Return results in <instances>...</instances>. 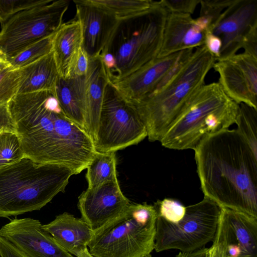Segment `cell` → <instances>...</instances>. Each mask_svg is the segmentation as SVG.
<instances>
[{"label":"cell","instance_id":"cell-1","mask_svg":"<svg viewBox=\"0 0 257 257\" xmlns=\"http://www.w3.org/2000/svg\"><path fill=\"white\" fill-rule=\"evenodd\" d=\"M8 105L26 157L65 166L74 175L86 169L96 152L93 140L64 114L54 92L17 94Z\"/></svg>","mask_w":257,"mask_h":257},{"label":"cell","instance_id":"cell-2","mask_svg":"<svg viewBox=\"0 0 257 257\" xmlns=\"http://www.w3.org/2000/svg\"><path fill=\"white\" fill-rule=\"evenodd\" d=\"M194 150L204 197L257 218V155L237 130L213 134Z\"/></svg>","mask_w":257,"mask_h":257},{"label":"cell","instance_id":"cell-3","mask_svg":"<svg viewBox=\"0 0 257 257\" xmlns=\"http://www.w3.org/2000/svg\"><path fill=\"white\" fill-rule=\"evenodd\" d=\"M73 175L65 166L40 164L26 157L0 169V217L41 209L65 191Z\"/></svg>","mask_w":257,"mask_h":257},{"label":"cell","instance_id":"cell-4","mask_svg":"<svg viewBox=\"0 0 257 257\" xmlns=\"http://www.w3.org/2000/svg\"><path fill=\"white\" fill-rule=\"evenodd\" d=\"M238 108L218 82L204 84L187 100L160 142L170 149L194 150L206 138L235 123Z\"/></svg>","mask_w":257,"mask_h":257},{"label":"cell","instance_id":"cell-5","mask_svg":"<svg viewBox=\"0 0 257 257\" xmlns=\"http://www.w3.org/2000/svg\"><path fill=\"white\" fill-rule=\"evenodd\" d=\"M215 61L204 45L197 48L183 68L165 86L141 99L129 101L144 123L149 141L161 140L187 100L204 84Z\"/></svg>","mask_w":257,"mask_h":257},{"label":"cell","instance_id":"cell-6","mask_svg":"<svg viewBox=\"0 0 257 257\" xmlns=\"http://www.w3.org/2000/svg\"><path fill=\"white\" fill-rule=\"evenodd\" d=\"M168 14L158 1L150 10L119 21L105 50L116 62L110 82L127 76L158 57Z\"/></svg>","mask_w":257,"mask_h":257},{"label":"cell","instance_id":"cell-7","mask_svg":"<svg viewBox=\"0 0 257 257\" xmlns=\"http://www.w3.org/2000/svg\"><path fill=\"white\" fill-rule=\"evenodd\" d=\"M154 205L131 204L118 217L93 231L88 247L94 257H144L154 249Z\"/></svg>","mask_w":257,"mask_h":257},{"label":"cell","instance_id":"cell-8","mask_svg":"<svg viewBox=\"0 0 257 257\" xmlns=\"http://www.w3.org/2000/svg\"><path fill=\"white\" fill-rule=\"evenodd\" d=\"M222 207L204 197L198 203L186 207V213L177 223L157 216L154 249L160 252L176 249L190 252L204 247L213 240Z\"/></svg>","mask_w":257,"mask_h":257},{"label":"cell","instance_id":"cell-9","mask_svg":"<svg viewBox=\"0 0 257 257\" xmlns=\"http://www.w3.org/2000/svg\"><path fill=\"white\" fill-rule=\"evenodd\" d=\"M147 137L146 126L134 106L108 82L93 141L95 151L115 152L137 145Z\"/></svg>","mask_w":257,"mask_h":257},{"label":"cell","instance_id":"cell-10","mask_svg":"<svg viewBox=\"0 0 257 257\" xmlns=\"http://www.w3.org/2000/svg\"><path fill=\"white\" fill-rule=\"evenodd\" d=\"M70 1H52L15 15L2 26L0 31V52L7 59L26 48L51 36L63 24V18Z\"/></svg>","mask_w":257,"mask_h":257},{"label":"cell","instance_id":"cell-11","mask_svg":"<svg viewBox=\"0 0 257 257\" xmlns=\"http://www.w3.org/2000/svg\"><path fill=\"white\" fill-rule=\"evenodd\" d=\"M208 257H257V218L221 208Z\"/></svg>","mask_w":257,"mask_h":257},{"label":"cell","instance_id":"cell-12","mask_svg":"<svg viewBox=\"0 0 257 257\" xmlns=\"http://www.w3.org/2000/svg\"><path fill=\"white\" fill-rule=\"evenodd\" d=\"M213 68L226 95L257 109V58L245 53L215 61Z\"/></svg>","mask_w":257,"mask_h":257},{"label":"cell","instance_id":"cell-13","mask_svg":"<svg viewBox=\"0 0 257 257\" xmlns=\"http://www.w3.org/2000/svg\"><path fill=\"white\" fill-rule=\"evenodd\" d=\"M130 204L117 178L89 188L78 197L81 218L95 231L120 215Z\"/></svg>","mask_w":257,"mask_h":257},{"label":"cell","instance_id":"cell-14","mask_svg":"<svg viewBox=\"0 0 257 257\" xmlns=\"http://www.w3.org/2000/svg\"><path fill=\"white\" fill-rule=\"evenodd\" d=\"M4 238L28 257H74L43 229L38 220L15 218L0 228Z\"/></svg>","mask_w":257,"mask_h":257},{"label":"cell","instance_id":"cell-15","mask_svg":"<svg viewBox=\"0 0 257 257\" xmlns=\"http://www.w3.org/2000/svg\"><path fill=\"white\" fill-rule=\"evenodd\" d=\"M256 25L257 0H235L225 9L209 31L222 42L218 60L235 55L245 35Z\"/></svg>","mask_w":257,"mask_h":257},{"label":"cell","instance_id":"cell-16","mask_svg":"<svg viewBox=\"0 0 257 257\" xmlns=\"http://www.w3.org/2000/svg\"><path fill=\"white\" fill-rule=\"evenodd\" d=\"M76 18L82 32V47L89 58L99 57L106 49L119 20L89 0L73 1Z\"/></svg>","mask_w":257,"mask_h":257},{"label":"cell","instance_id":"cell-17","mask_svg":"<svg viewBox=\"0 0 257 257\" xmlns=\"http://www.w3.org/2000/svg\"><path fill=\"white\" fill-rule=\"evenodd\" d=\"M180 52L157 57L131 74L111 83L127 101L141 99L155 88L176 63Z\"/></svg>","mask_w":257,"mask_h":257},{"label":"cell","instance_id":"cell-18","mask_svg":"<svg viewBox=\"0 0 257 257\" xmlns=\"http://www.w3.org/2000/svg\"><path fill=\"white\" fill-rule=\"evenodd\" d=\"M206 32L191 15L168 13L157 57L204 45Z\"/></svg>","mask_w":257,"mask_h":257},{"label":"cell","instance_id":"cell-19","mask_svg":"<svg viewBox=\"0 0 257 257\" xmlns=\"http://www.w3.org/2000/svg\"><path fill=\"white\" fill-rule=\"evenodd\" d=\"M55 241L66 251L76 257L87 248L93 231L81 218L68 212L57 215L48 224L42 225Z\"/></svg>","mask_w":257,"mask_h":257},{"label":"cell","instance_id":"cell-20","mask_svg":"<svg viewBox=\"0 0 257 257\" xmlns=\"http://www.w3.org/2000/svg\"><path fill=\"white\" fill-rule=\"evenodd\" d=\"M108 82V75L100 57L89 58L84 80L86 131L93 141L97 129L105 89Z\"/></svg>","mask_w":257,"mask_h":257},{"label":"cell","instance_id":"cell-21","mask_svg":"<svg viewBox=\"0 0 257 257\" xmlns=\"http://www.w3.org/2000/svg\"><path fill=\"white\" fill-rule=\"evenodd\" d=\"M82 44L81 25L76 18L63 23L54 34L52 52L60 77H70L72 66Z\"/></svg>","mask_w":257,"mask_h":257},{"label":"cell","instance_id":"cell-22","mask_svg":"<svg viewBox=\"0 0 257 257\" xmlns=\"http://www.w3.org/2000/svg\"><path fill=\"white\" fill-rule=\"evenodd\" d=\"M85 76H59L55 86V95L64 114L86 131Z\"/></svg>","mask_w":257,"mask_h":257},{"label":"cell","instance_id":"cell-23","mask_svg":"<svg viewBox=\"0 0 257 257\" xmlns=\"http://www.w3.org/2000/svg\"><path fill=\"white\" fill-rule=\"evenodd\" d=\"M20 69L18 94L51 91L55 94L59 74L53 52Z\"/></svg>","mask_w":257,"mask_h":257},{"label":"cell","instance_id":"cell-24","mask_svg":"<svg viewBox=\"0 0 257 257\" xmlns=\"http://www.w3.org/2000/svg\"><path fill=\"white\" fill-rule=\"evenodd\" d=\"M115 152H96L86 168L88 187L117 178Z\"/></svg>","mask_w":257,"mask_h":257},{"label":"cell","instance_id":"cell-25","mask_svg":"<svg viewBox=\"0 0 257 257\" xmlns=\"http://www.w3.org/2000/svg\"><path fill=\"white\" fill-rule=\"evenodd\" d=\"M119 21L133 17L153 8L158 1L152 0H89Z\"/></svg>","mask_w":257,"mask_h":257},{"label":"cell","instance_id":"cell-26","mask_svg":"<svg viewBox=\"0 0 257 257\" xmlns=\"http://www.w3.org/2000/svg\"><path fill=\"white\" fill-rule=\"evenodd\" d=\"M235 123L237 131L257 155V109L244 103L239 104Z\"/></svg>","mask_w":257,"mask_h":257},{"label":"cell","instance_id":"cell-27","mask_svg":"<svg viewBox=\"0 0 257 257\" xmlns=\"http://www.w3.org/2000/svg\"><path fill=\"white\" fill-rule=\"evenodd\" d=\"M54 34L36 42L14 57L7 59L11 66L20 69L52 52Z\"/></svg>","mask_w":257,"mask_h":257},{"label":"cell","instance_id":"cell-28","mask_svg":"<svg viewBox=\"0 0 257 257\" xmlns=\"http://www.w3.org/2000/svg\"><path fill=\"white\" fill-rule=\"evenodd\" d=\"M25 157L16 133H0V169L15 164Z\"/></svg>","mask_w":257,"mask_h":257},{"label":"cell","instance_id":"cell-29","mask_svg":"<svg viewBox=\"0 0 257 257\" xmlns=\"http://www.w3.org/2000/svg\"><path fill=\"white\" fill-rule=\"evenodd\" d=\"M234 1L235 0H201L200 15L196 19L209 32L221 13Z\"/></svg>","mask_w":257,"mask_h":257},{"label":"cell","instance_id":"cell-30","mask_svg":"<svg viewBox=\"0 0 257 257\" xmlns=\"http://www.w3.org/2000/svg\"><path fill=\"white\" fill-rule=\"evenodd\" d=\"M20 69L9 67L0 71V104H8L18 94Z\"/></svg>","mask_w":257,"mask_h":257},{"label":"cell","instance_id":"cell-31","mask_svg":"<svg viewBox=\"0 0 257 257\" xmlns=\"http://www.w3.org/2000/svg\"><path fill=\"white\" fill-rule=\"evenodd\" d=\"M153 205L157 216L171 223L179 222L183 219L186 213V207L173 199L158 200Z\"/></svg>","mask_w":257,"mask_h":257},{"label":"cell","instance_id":"cell-32","mask_svg":"<svg viewBox=\"0 0 257 257\" xmlns=\"http://www.w3.org/2000/svg\"><path fill=\"white\" fill-rule=\"evenodd\" d=\"M52 0H0V23L23 11L47 4Z\"/></svg>","mask_w":257,"mask_h":257},{"label":"cell","instance_id":"cell-33","mask_svg":"<svg viewBox=\"0 0 257 257\" xmlns=\"http://www.w3.org/2000/svg\"><path fill=\"white\" fill-rule=\"evenodd\" d=\"M201 0H161V5L168 13L192 15Z\"/></svg>","mask_w":257,"mask_h":257},{"label":"cell","instance_id":"cell-34","mask_svg":"<svg viewBox=\"0 0 257 257\" xmlns=\"http://www.w3.org/2000/svg\"><path fill=\"white\" fill-rule=\"evenodd\" d=\"M89 58L86 52L81 47L78 53L72 66L70 77H83L87 72Z\"/></svg>","mask_w":257,"mask_h":257},{"label":"cell","instance_id":"cell-35","mask_svg":"<svg viewBox=\"0 0 257 257\" xmlns=\"http://www.w3.org/2000/svg\"><path fill=\"white\" fill-rule=\"evenodd\" d=\"M241 48L244 53L257 58V25L254 26L244 37Z\"/></svg>","mask_w":257,"mask_h":257},{"label":"cell","instance_id":"cell-36","mask_svg":"<svg viewBox=\"0 0 257 257\" xmlns=\"http://www.w3.org/2000/svg\"><path fill=\"white\" fill-rule=\"evenodd\" d=\"M204 45L208 52L215 59H219L222 48L220 39L210 32H207L205 35Z\"/></svg>","mask_w":257,"mask_h":257},{"label":"cell","instance_id":"cell-37","mask_svg":"<svg viewBox=\"0 0 257 257\" xmlns=\"http://www.w3.org/2000/svg\"><path fill=\"white\" fill-rule=\"evenodd\" d=\"M3 131L16 133L8 104H0V133Z\"/></svg>","mask_w":257,"mask_h":257},{"label":"cell","instance_id":"cell-38","mask_svg":"<svg viewBox=\"0 0 257 257\" xmlns=\"http://www.w3.org/2000/svg\"><path fill=\"white\" fill-rule=\"evenodd\" d=\"M1 257H28L12 243L0 236Z\"/></svg>","mask_w":257,"mask_h":257},{"label":"cell","instance_id":"cell-39","mask_svg":"<svg viewBox=\"0 0 257 257\" xmlns=\"http://www.w3.org/2000/svg\"><path fill=\"white\" fill-rule=\"evenodd\" d=\"M208 248L202 247L190 252H180L176 257H208Z\"/></svg>","mask_w":257,"mask_h":257},{"label":"cell","instance_id":"cell-40","mask_svg":"<svg viewBox=\"0 0 257 257\" xmlns=\"http://www.w3.org/2000/svg\"><path fill=\"white\" fill-rule=\"evenodd\" d=\"M10 66L6 57L0 52V71Z\"/></svg>","mask_w":257,"mask_h":257},{"label":"cell","instance_id":"cell-41","mask_svg":"<svg viewBox=\"0 0 257 257\" xmlns=\"http://www.w3.org/2000/svg\"><path fill=\"white\" fill-rule=\"evenodd\" d=\"M77 257H94L89 252L88 249L86 248L85 250L82 251Z\"/></svg>","mask_w":257,"mask_h":257},{"label":"cell","instance_id":"cell-42","mask_svg":"<svg viewBox=\"0 0 257 257\" xmlns=\"http://www.w3.org/2000/svg\"><path fill=\"white\" fill-rule=\"evenodd\" d=\"M144 257H152V255L151 254H149L148 255H147Z\"/></svg>","mask_w":257,"mask_h":257},{"label":"cell","instance_id":"cell-43","mask_svg":"<svg viewBox=\"0 0 257 257\" xmlns=\"http://www.w3.org/2000/svg\"><path fill=\"white\" fill-rule=\"evenodd\" d=\"M0 257H1V255H0Z\"/></svg>","mask_w":257,"mask_h":257}]
</instances>
